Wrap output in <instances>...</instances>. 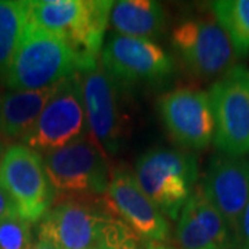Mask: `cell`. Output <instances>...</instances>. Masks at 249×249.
<instances>
[{"label": "cell", "mask_w": 249, "mask_h": 249, "mask_svg": "<svg viewBox=\"0 0 249 249\" xmlns=\"http://www.w3.org/2000/svg\"><path fill=\"white\" fill-rule=\"evenodd\" d=\"M86 70L89 67L65 37L29 22L3 78L10 90H42Z\"/></svg>", "instance_id": "obj_1"}, {"label": "cell", "mask_w": 249, "mask_h": 249, "mask_svg": "<svg viewBox=\"0 0 249 249\" xmlns=\"http://www.w3.org/2000/svg\"><path fill=\"white\" fill-rule=\"evenodd\" d=\"M134 176L160 213L176 220L196 191L198 158L173 148L150 150L136 162Z\"/></svg>", "instance_id": "obj_2"}, {"label": "cell", "mask_w": 249, "mask_h": 249, "mask_svg": "<svg viewBox=\"0 0 249 249\" xmlns=\"http://www.w3.org/2000/svg\"><path fill=\"white\" fill-rule=\"evenodd\" d=\"M208 94L213 112L216 148L237 158L249 155V68L232 65Z\"/></svg>", "instance_id": "obj_3"}, {"label": "cell", "mask_w": 249, "mask_h": 249, "mask_svg": "<svg viewBox=\"0 0 249 249\" xmlns=\"http://www.w3.org/2000/svg\"><path fill=\"white\" fill-rule=\"evenodd\" d=\"M0 186L29 223L42 220L52 209L54 188L43 158L25 144H11L0 163Z\"/></svg>", "instance_id": "obj_4"}, {"label": "cell", "mask_w": 249, "mask_h": 249, "mask_svg": "<svg viewBox=\"0 0 249 249\" xmlns=\"http://www.w3.org/2000/svg\"><path fill=\"white\" fill-rule=\"evenodd\" d=\"M43 163L53 188L62 193L104 194L112 176L104 150L90 134L45 154Z\"/></svg>", "instance_id": "obj_5"}, {"label": "cell", "mask_w": 249, "mask_h": 249, "mask_svg": "<svg viewBox=\"0 0 249 249\" xmlns=\"http://www.w3.org/2000/svg\"><path fill=\"white\" fill-rule=\"evenodd\" d=\"M86 127L80 73H76L57 85L53 97L22 142L39 154H49L85 136Z\"/></svg>", "instance_id": "obj_6"}, {"label": "cell", "mask_w": 249, "mask_h": 249, "mask_svg": "<svg viewBox=\"0 0 249 249\" xmlns=\"http://www.w3.org/2000/svg\"><path fill=\"white\" fill-rule=\"evenodd\" d=\"M101 67L115 83H158L173 73V58L154 40L114 34L101 52Z\"/></svg>", "instance_id": "obj_7"}, {"label": "cell", "mask_w": 249, "mask_h": 249, "mask_svg": "<svg viewBox=\"0 0 249 249\" xmlns=\"http://www.w3.org/2000/svg\"><path fill=\"white\" fill-rule=\"evenodd\" d=\"M172 45L186 68L198 78L223 75L232 67L234 49L223 28L211 19H188L175 28Z\"/></svg>", "instance_id": "obj_8"}, {"label": "cell", "mask_w": 249, "mask_h": 249, "mask_svg": "<svg viewBox=\"0 0 249 249\" xmlns=\"http://www.w3.org/2000/svg\"><path fill=\"white\" fill-rule=\"evenodd\" d=\"M158 111L166 130L180 145L202 150L213 142V112L209 94L204 90H172L160 98Z\"/></svg>", "instance_id": "obj_9"}, {"label": "cell", "mask_w": 249, "mask_h": 249, "mask_svg": "<svg viewBox=\"0 0 249 249\" xmlns=\"http://www.w3.org/2000/svg\"><path fill=\"white\" fill-rule=\"evenodd\" d=\"M111 217L94 205L64 201L40 220L37 237L57 249H91L103 242L104 229Z\"/></svg>", "instance_id": "obj_10"}, {"label": "cell", "mask_w": 249, "mask_h": 249, "mask_svg": "<svg viewBox=\"0 0 249 249\" xmlns=\"http://www.w3.org/2000/svg\"><path fill=\"white\" fill-rule=\"evenodd\" d=\"M106 202L142 240L163 242L169 238V223L142 190L134 172L116 169L107 190Z\"/></svg>", "instance_id": "obj_11"}, {"label": "cell", "mask_w": 249, "mask_h": 249, "mask_svg": "<svg viewBox=\"0 0 249 249\" xmlns=\"http://www.w3.org/2000/svg\"><path fill=\"white\" fill-rule=\"evenodd\" d=\"M229 224L238 242L242 213L249 202V160L217 154L211 160L199 187Z\"/></svg>", "instance_id": "obj_12"}, {"label": "cell", "mask_w": 249, "mask_h": 249, "mask_svg": "<svg viewBox=\"0 0 249 249\" xmlns=\"http://www.w3.org/2000/svg\"><path fill=\"white\" fill-rule=\"evenodd\" d=\"M80 83L90 136L104 151L115 154L124 136L116 83L98 64L80 72Z\"/></svg>", "instance_id": "obj_13"}, {"label": "cell", "mask_w": 249, "mask_h": 249, "mask_svg": "<svg viewBox=\"0 0 249 249\" xmlns=\"http://www.w3.org/2000/svg\"><path fill=\"white\" fill-rule=\"evenodd\" d=\"M176 240L181 249H232L237 241L213 205L194 191L178 216Z\"/></svg>", "instance_id": "obj_14"}, {"label": "cell", "mask_w": 249, "mask_h": 249, "mask_svg": "<svg viewBox=\"0 0 249 249\" xmlns=\"http://www.w3.org/2000/svg\"><path fill=\"white\" fill-rule=\"evenodd\" d=\"M55 89L57 86L42 90H10L0 94V136L6 140H22Z\"/></svg>", "instance_id": "obj_15"}, {"label": "cell", "mask_w": 249, "mask_h": 249, "mask_svg": "<svg viewBox=\"0 0 249 249\" xmlns=\"http://www.w3.org/2000/svg\"><path fill=\"white\" fill-rule=\"evenodd\" d=\"M109 21L118 35L152 40L165 29V13L158 1L121 0L114 3Z\"/></svg>", "instance_id": "obj_16"}, {"label": "cell", "mask_w": 249, "mask_h": 249, "mask_svg": "<svg viewBox=\"0 0 249 249\" xmlns=\"http://www.w3.org/2000/svg\"><path fill=\"white\" fill-rule=\"evenodd\" d=\"M88 0H35L29 1V22L70 40L86 13Z\"/></svg>", "instance_id": "obj_17"}, {"label": "cell", "mask_w": 249, "mask_h": 249, "mask_svg": "<svg viewBox=\"0 0 249 249\" xmlns=\"http://www.w3.org/2000/svg\"><path fill=\"white\" fill-rule=\"evenodd\" d=\"M29 24V1L0 0V75L9 68Z\"/></svg>", "instance_id": "obj_18"}, {"label": "cell", "mask_w": 249, "mask_h": 249, "mask_svg": "<svg viewBox=\"0 0 249 249\" xmlns=\"http://www.w3.org/2000/svg\"><path fill=\"white\" fill-rule=\"evenodd\" d=\"M216 22L231 42L237 57L249 54V0H219L212 3Z\"/></svg>", "instance_id": "obj_19"}, {"label": "cell", "mask_w": 249, "mask_h": 249, "mask_svg": "<svg viewBox=\"0 0 249 249\" xmlns=\"http://www.w3.org/2000/svg\"><path fill=\"white\" fill-rule=\"evenodd\" d=\"M31 223L21 216H9L0 220V249H32Z\"/></svg>", "instance_id": "obj_20"}, {"label": "cell", "mask_w": 249, "mask_h": 249, "mask_svg": "<svg viewBox=\"0 0 249 249\" xmlns=\"http://www.w3.org/2000/svg\"><path fill=\"white\" fill-rule=\"evenodd\" d=\"M103 242L107 249H140V238L132 229L114 216L104 229Z\"/></svg>", "instance_id": "obj_21"}, {"label": "cell", "mask_w": 249, "mask_h": 249, "mask_svg": "<svg viewBox=\"0 0 249 249\" xmlns=\"http://www.w3.org/2000/svg\"><path fill=\"white\" fill-rule=\"evenodd\" d=\"M16 214H18L17 206L13 202L9 194L4 191V188L0 186V220L9 216H16Z\"/></svg>", "instance_id": "obj_22"}, {"label": "cell", "mask_w": 249, "mask_h": 249, "mask_svg": "<svg viewBox=\"0 0 249 249\" xmlns=\"http://www.w3.org/2000/svg\"><path fill=\"white\" fill-rule=\"evenodd\" d=\"M238 241L242 242L244 248L249 249V202L242 213V217H241Z\"/></svg>", "instance_id": "obj_23"}, {"label": "cell", "mask_w": 249, "mask_h": 249, "mask_svg": "<svg viewBox=\"0 0 249 249\" xmlns=\"http://www.w3.org/2000/svg\"><path fill=\"white\" fill-rule=\"evenodd\" d=\"M9 147V140H6L4 137L0 136V163H1V160H3V157H4V154H6Z\"/></svg>", "instance_id": "obj_24"}, {"label": "cell", "mask_w": 249, "mask_h": 249, "mask_svg": "<svg viewBox=\"0 0 249 249\" xmlns=\"http://www.w3.org/2000/svg\"><path fill=\"white\" fill-rule=\"evenodd\" d=\"M145 249H175L172 247H166L163 244H160V242H147L145 244Z\"/></svg>", "instance_id": "obj_25"}, {"label": "cell", "mask_w": 249, "mask_h": 249, "mask_svg": "<svg viewBox=\"0 0 249 249\" xmlns=\"http://www.w3.org/2000/svg\"><path fill=\"white\" fill-rule=\"evenodd\" d=\"M32 249H57V248H54L52 244H49V242H46V241H37L35 245L32 247Z\"/></svg>", "instance_id": "obj_26"}, {"label": "cell", "mask_w": 249, "mask_h": 249, "mask_svg": "<svg viewBox=\"0 0 249 249\" xmlns=\"http://www.w3.org/2000/svg\"><path fill=\"white\" fill-rule=\"evenodd\" d=\"M91 249H107V248H106L104 242H101V244H98V245H96L94 248H91Z\"/></svg>", "instance_id": "obj_27"}]
</instances>
